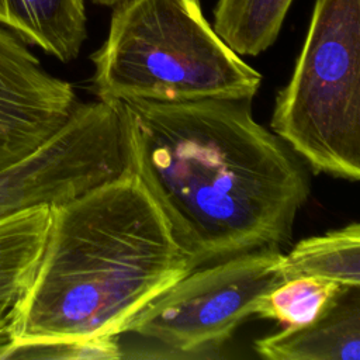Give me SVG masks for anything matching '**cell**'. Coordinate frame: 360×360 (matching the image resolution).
Segmentation results:
<instances>
[{
  "mask_svg": "<svg viewBox=\"0 0 360 360\" xmlns=\"http://www.w3.org/2000/svg\"><path fill=\"white\" fill-rule=\"evenodd\" d=\"M132 173L191 270L291 238L308 180L249 100H125Z\"/></svg>",
  "mask_w": 360,
  "mask_h": 360,
  "instance_id": "obj_1",
  "label": "cell"
},
{
  "mask_svg": "<svg viewBox=\"0 0 360 360\" xmlns=\"http://www.w3.org/2000/svg\"><path fill=\"white\" fill-rule=\"evenodd\" d=\"M51 212L45 249L10 347L118 336L136 312L191 271L134 173Z\"/></svg>",
  "mask_w": 360,
  "mask_h": 360,
  "instance_id": "obj_2",
  "label": "cell"
},
{
  "mask_svg": "<svg viewBox=\"0 0 360 360\" xmlns=\"http://www.w3.org/2000/svg\"><path fill=\"white\" fill-rule=\"evenodd\" d=\"M98 100H252L262 75L207 20L201 0H121L91 55Z\"/></svg>",
  "mask_w": 360,
  "mask_h": 360,
  "instance_id": "obj_3",
  "label": "cell"
},
{
  "mask_svg": "<svg viewBox=\"0 0 360 360\" xmlns=\"http://www.w3.org/2000/svg\"><path fill=\"white\" fill-rule=\"evenodd\" d=\"M271 128L314 170L360 179V0H315Z\"/></svg>",
  "mask_w": 360,
  "mask_h": 360,
  "instance_id": "obj_4",
  "label": "cell"
},
{
  "mask_svg": "<svg viewBox=\"0 0 360 360\" xmlns=\"http://www.w3.org/2000/svg\"><path fill=\"white\" fill-rule=\"evenodd\" d=\"M283 256L267 246L197 267L136 312L122 333L153 339L177 356L219 347L285 280Z\"/></svg>",
  "mask_w": 360,
  "mask_h": 360,
  "instance_id": "obj_5",
  "label": "cell"
},
{
  "mask_svg": "<svg viewBox=\"0 0 360 360\" xmlns=\"http://www.w3.org/2000/svg\"><path fill=\"white\" fill-rule=\"evenodd\" d=\"M128 173L132 167L122 103H77L49 139L0 170V219L63 204Z\"/></svg>",
  "mask_w": 360,
  "mask_h": 360,
  "instance_id": "obj_6",
  "label": "cell"
},
{
  "mask_svg": "<svg viewBox=\"0 0 360 360\" xmlns=\"http://www.w3.org/2000/svg\"><path fill=\"white\" fill-rule=\"evenodd\" d=\"M76 105L72 84L48 73L25 42L0 25V170L49 139Z\"/></svg>",
  "mask_w": 360,
  "mask_h": 360,
  "instance_id": "obj_7",
  "label": "cell"
},
{
  "mask_svg": "<svg viewBox=\"0 0 360 360\" xmlns=\"http://www.w3.org/2000/svg\"><path fill=\"white\" fill-rule=\"evenodd\" d=\"M51 217V207L41 205L0 219V359L13 343L45 249Z\"/></svg>",
  "mask_w": 360,
  "mask_h": 360,
  "instance_id": "obj_8",
  "label": "cell"
},
{
  "mask_svg": "<svg viewBox=\"0 0 360 360\" xmlns=\"http://www.w3.org/2000/svg\"><path fill=\"white\" fill-rule=\"evenodd\" d=\"M255 350L269 360H359V288L343 292L316 321L256 340Z\"/></svg>",
  "mask_w": 360,
  "mask_h": 360,
  "instance_id": "obj_9",
  "label": "cell"
},
{
  "mask_svg": "<svg viewBox=\"0 0 360 360\" xmlns=\"http://www.w3.org/2000/svg\"><path fill=\"white\" fill-rule=\"evenodd\" d=\"M0 25L25 44L70 62L87 37L84 0H0Z\"/></svg>",
  "mask_w": 360,
  "mask_h": 360,
  "instance_id": "obj_10",
  "label": "cell"
},
{
  "mask_svg": "<svg viewBox=\"0 0 360 360\" xmlns=\"http://www.w3.org/2000/svg\"><path fill=\"white\" fill-rule=\"evenodd\" d=\"M283 276H315L343 288L360 287V225L353 222L300 240L283 256Z\"/></svg>",
  "mask_w": 360,
  "mask_h": 360,
  "instance_id": "obj_11",
  "label": "cell"
},
{
  "mask_svg": "<svg viewBox=\"0 0 360 360\" xmlns=\"http://www.w3.org/2000/svg\"><path fill=\"white\" fill-rule=\"evenodd\" d=\"M294 0H217L214 30L240 56L269 49L283 28Z\"/></svg>",
  "mask_w": 360,
  "mask_h": 360,
  "instance_id": "obj_12",
  "label": "cell"
},
{
  "mask_svg": "<svg viewBox=\"0 0 360 360\" xmlns=\"http://www.w3.org/2000/svg\"><path fill=\"white\" fill-rule=\"evenodd\" d=\"M347 290L352 288L315 276L287 278L259 298L253 315L301 328L326 314Z\"/></svg>",
  "mask_w": 360,
  "mask_h": 360,
  "instance_id": "obj_13",
  "label": "cell"
},
{
  "mask_svg": "<svg viewBox=\"0 0 360 360\" xmlns=\"http://www.w3.org/2000/svg\"><path fill=\"white\" fill-rule=\"evenodd\" d=\"M121 352L117 335L13 345L1 359H56V360H118Z\"/></svg>",
  "mask_w": 360,
  "mask_h": 360,
  "instance_id": "obj_14",
  "label": "cell"
},
{
  "mask_svg": "<svg viewBox=\"0 0 360 360\" xmlns=\"http://www.w3.org/2000/svg\"><path fill=\"white\" fill-rule=\"evenodd\" d=\"M94 4L97 6H103V7H114L118 1L121 0H91Z\"/></svg>",
  "mask_w": 360,
  "mask_h": 360,
  "instance_id": "obj_15",
  "label": "cell"
}]
</instances>
